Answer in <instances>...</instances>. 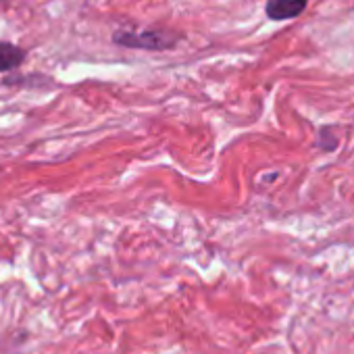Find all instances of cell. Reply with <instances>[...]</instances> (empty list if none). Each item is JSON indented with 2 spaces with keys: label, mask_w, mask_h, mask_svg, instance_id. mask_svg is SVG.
I'll return each instance as SVG.
<instances>
[{
  "label": "cell",
  "mask_w": 354,
  "mask_h": 354,
  "mask_svg": "<svg viewBox=\"0 0 354 354\" xmlns=\"http://www.w3.org/2000/svg\"><path fill=\"white\" fill-rule=\"evenodd\" d=\"M115 44L125 48H140V50H169L175 48L182 40L180 34L158 30V28H125L117 30L113 36Z\"/></svg>",
  "instance_id": "6da1fadb"
},
{
  "label": "cell",
  "mask_w": 354,
  "mask_h": 354,
  "mask_svg": "<svg viewBox=\"0 0 354 354\" xmlns=\"http://www.w3.org/2000/svg\"><path fill=\"white\" fill-rule=\"evenodd\" d=\"M308 0H267L265 13L273 21H286L298 17L306 9Z\"/></svg>",
  "instance_id": "7a4b0ae2"
},
{
  "label": "cell",
  "mask_w": 354,
  "mask_h": 354,
  "mask_svg": "<svg viewBox=\"0 0 354 354\" xmlns=\"http://www.w3.org/2000/svg\"><path fill=\"white\" fill-rule=\"evenodd\" d=\"M26 61V50L11 44V42H0V73L13 71L21 67Z\"/></svg>",
  "instance_id": "3957f363"
},
{
  "label": "cell",
  "mask_w": 354,
  "mask_h": 354,
  "mask_svg": "<svg viewBox=\"0 0 354 354\" xmlns=\"http://www.w3.org/2000/svg\"><path fill=\"white\" fill-rule=\"evenodd\" d=\"M0 3H5V0H0Z\"/></svg>",
  "instance_id": "277c9868"
}]
</instances>
